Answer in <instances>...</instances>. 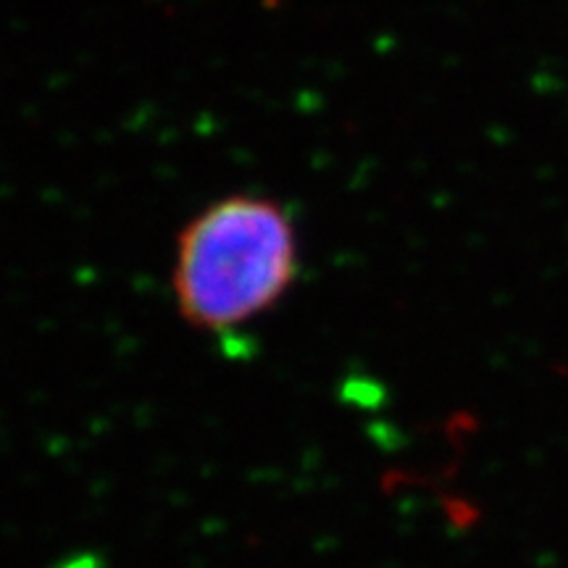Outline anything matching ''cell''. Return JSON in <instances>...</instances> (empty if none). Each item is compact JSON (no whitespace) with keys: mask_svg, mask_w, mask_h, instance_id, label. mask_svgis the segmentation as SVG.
<instances>
[{"mask_svg":"<svg viewBox=\"0 0 568 568\" xmlns=\"http://www.w3.org/2000/svg\"><path fill=\"white\" fill-rule=\"evenodd\" d=\"M297 280V234L272 197L232 195L184 226L172 293L182 322L224 335L266 316Z\"/></svg>","mask_w":568,"mask_h":568,"instance_id":"6da1fadb","label":"cell"}]
</instances>
